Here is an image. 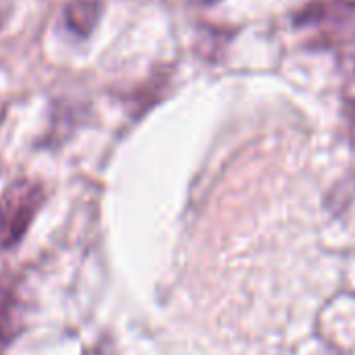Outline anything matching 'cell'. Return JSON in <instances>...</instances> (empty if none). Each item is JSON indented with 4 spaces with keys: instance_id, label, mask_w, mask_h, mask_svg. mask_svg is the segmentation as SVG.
Masks as SVG:
<instances>
[{
    "instance_id": "7",
    "label": "cell",
    "mask_w": 355,
    "mask_h": 355,
    "mask_svg": "<svg viewBox=\"0 0 355 355\" xmlns=\"http://www.w3.org/2000/svg\"><path fill=\"white\" fill-rule=\"evenodd\" d=\"M189 3H193V5H201V7H214V5L222 3V0H189Z\"/></svg>"
},
{
    "instance_id": "2",
    "label": "cell",
    "mask_w": 355,
    "mask_h": 355,
    "mask_svg": "<svg viewBox=\"0 0 355 355\" xmlns=\"http://www.w3.org/2000/svg\"><path fill=\"white\" fill-rule=\"evenodd\" d=\"M355 21V0H315L295 15L299 28H343Z\"/></svg>"
},
{
    "instance_id": "4",
    "label": "cell",
    "mask_w": 355,
    "mask_h": 355,
    "mask_svg": "<svg viewBox=\"0 0 355 355\" xmlns=\"http://www.w3.org/2000/svg\"><path fill=\"white\" fill-rule=\"evenodd\" d=\"M101 13H103L101 0H71L65 7V24L73 34L86 38L96 28Z\"/></svg>"
},
{
    "instance_id": "6",
    "label": "cell",
    "mask_w": 355,
    "mask_h": 355,
    "mask_svg": "<svg viewBox=\"0 0 355 355\" xmlns=\"http://www.w3.org/2000/svg\"><path fill=\"white\" fill-rule=\"evenodd\" d=\"M13 15V0H0V30H3Z\"/></svg>"
},
{
    "instance_id": "3",
    "label": "cell",
    "mask_w": 355,
    "mask_h": 355,
    "mask_svg": "<svg viewBox=\"0 0 355 355\" xmlns=\"http://www.w3.org/2000/svg\"><path fill=\"white\" fill-rule=\"evenodd\" d=\"M24 305L11 282L0 278V353L24 332Z\"/></svg>"
},
{
    "instance_id": "5",
    "label": "cell",
    "mask_w": 355,
    "mask_h": 355,
    "mask_svg": "<svg viewBox=\"0 0 355 355\" xmlns=\"http://www.w3.org/2000/svg\"><path fill=\"white\" fill-rule=\"evenodd\" d=\"M347 115H349L351 138L355 142V80H353V84H349V90H347Z\"/></svg>"
},
{
    "instance_id": "1",
    "label": "cell",
    "mask_w": 355,
    "mask_h": 355,
    "mask_svg": "<svg viewBox=\"0 0 355 355\" xmlns=\"http://www.w3.org/2000/svg\"><path fill=\"white\" fill-rule=\"evenodd\" d=\"M44 189L32 178H19L0 195V251L15 249L44 205Z\"/></svg>"
}]
</instances>
